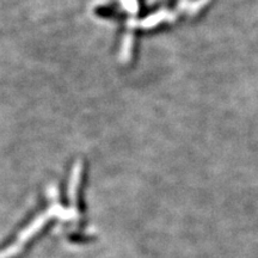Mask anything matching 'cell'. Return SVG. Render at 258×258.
<instances>
[]
</instances>
